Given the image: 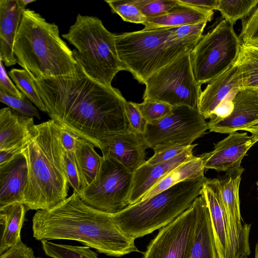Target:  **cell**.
Wrapping results in <instances>:
<instances>
[{"mask_svg": "<svg viewBox=\"0 0 258 258\" xmlns=\"http://www.w3.org/2000/svg\"><path fill=\"white\" fill-rule=\"evenodd\" d=\"M77 63L73 76L34 83L51 119L101 150L109 138L131 131L126 100L118 89L95 81Z\"/></svg>", "mask_w": 258, "mask_h": 258, "instance_id": "cell-1", "label": "cell"}, {"mask_svg": "<svg viewBox=\"0 0 258 258\" xmlns=\"http://www.w3.org/2000/svg\"><path fill=\"white\" fill-rule=\"evenodd\" d=\"M32 230L38 240H76L112 256L139 251L135 239L121 231L112 214L88 205L75 192L50 209L37 211Z\"/></svg>", "mask_w": 258, "mask_h": 258, "instance_id": "cell-2", "label": "cell"}, {"mask_svg": "<svg viewBox=\"0 0 258 258\" xmlns=\"http://www.w3.org/2000/svg\"><path fill=\"white\" fill-rule=\"evenodd\" d=\"M60 125L50 119L35 124L23 146L28 176L23 204L27 210L50 209L67 198L69 182L59 140Z\"/></svg>", "mask_w": 258, "mask_h": 258, "instance_id": "cell-3", "label": "cell"}, {"mask_svg": "<svg viewBox=\"0 0 258 258\" xmlns=\"http://www.w3.org/2000/svg\"><path fill=\"white\" fill-rule=\"evenodd\" d=\"M58 26L26 9L14 44L18 63L35 80L70 76L77 71L73 51L60 38Z\"/></svg>", "mask_w": 258, "mask_h": 258, "instance_id": "cell-4", "label": "cell"}, {"mask_svg": "<svg viewBox=\"0 0 258 258\" xmlns=\"http://www.w3.org/2000/svg\"><path fill=\"white\" fill-rule=\"evenodd\" d=\"M200 39H180L174 27L143 29L115 36L118 56L125 70L144 84L181 54L191 51Z\"/></svg>", "mask_w": 258, "mask_h": 258, "instance_id": "cell-5", "label": "cell"}, {"mask_svg": "<svg viewBox=\"0 0 258 258\" xmlns=\"http://www.w3.org/2000/svg\"><path fill=\"white\" fill-rule=\"evenodd\" d=\"M204 176L180 182L150 198L112 214L121 230L134 239L162 228L187 210L201 195Z\"/></svg>", "mask_w": 258, "mask_h": 258, "instance_id": "cell-6", "label": "cell"}, {"mask_svg": "<svg viewBox=\"0 0 258 258\" xmlns=\"http://www.w3.org/2000/svg\"><path fill=\"white\" fill-rule=\"evenodd\" d=\"M63 38L74 45L73 56L86 74L99 83L111 86L115 75L126 71L117 54L116 34L94 16L78 14Z\"/></svg>", "mask_w": 258, "mask_h": 258, "instance_id": "cell-7", "label": "cell"}, {"mask_svg": "<svg viewBox=\"0 0 258 258\" xmlns=\"http://www.w3.org/2000/svg\"><path fill=\"white\" fill-rule=\"evenodd\" d=\"M191 51L183 53L148 79L145 84L144 101L164 103L173 107L186 106L198 108L202 85L193 72Z\"/></svg>", "mask_w": 258, "mask_h": 258, "instance_id": "cell-8", "label": "cell"}, {"mask_svg": "<svg viewBox=\"0 0 258 258\" xmlns=\"http://www.w3.org/2000/svg\"><path fill=\"white\" fill-rule=\"evenodd\" d=\"M233 26L222 20L202 36L191 51L193 72L201 85L223 73L236 61L241 43Z\"/></svg>", "mask_w": 258, "mask_h": 258, "instance_id": "cell-9", "label": "cell"}, {"mask_svg": "<svg viewBox=\"0 0 258 258\" xmlns=\"http://www.w3.org/2000/svg\"><path fill=\"white\" fill-rule=\"evenodd\" d=\"M208 130V122L198 108L179 106L162 119L147 123L142 136L148 148L155 151L190 146Z\"/></svg>", "mask_w": 258, "mask_h": 258, "instance_id": "cell-10", "label": "cell"}, {"mask_svg": "<svg viewBox=\"0 0 258 258\" xmlns=\"http://www.w3.org/2000/svg\"><path fill=\"white\" fill-rule=\"evenodd\" d=\"M103 157L94 180L79 195L86 204L100 211L114 214L128 206L133 173L114 159Z\"/></svg>", "mask_w": 258, "mask_h": 258, "instance_id": "cell-11", "label": "cell"}, {"mask_svg": "<svg viewBox=\"0 0 258 258\" xmlns=\"http://www.w3.org/2000/svg\"><path fill=\"white\" fill-rule=\"evenodd\" d=\"M197 198L187 210L160 229L142 258H190L198 213Z\"/></svg>", "mask_w": 258, "mask_h": 258, "instance_id": "cell-12", "label": "cell"}, {"mask_svg": "<svg viewBox=\"0 0 258 258\" xmlns=\"http://www.w3.org/2000/svg\"><path fill=\"white\" fill-rule=\"evenodd\" d=\"M244 169L226 172L219 179L221 199L227 223L226 258H236L242 246L246 226L242 225L240 211L239 188Z\"/></svg>", "mask_w": 258, "mask_h": 258, "instance_id": "cell-13", "label": "cell"}, {"mask_svg": "<svg viewBox=\"0 0 258 258\" xmlns=\"http://www.w3.org/2000/svg\"><path fill=\"white\" fill-rule=\"evenodd\" d=\"M258 141V136L233 132L215 144L214 149L200 156L205 169L230 172L241 167L247 151Z\"/></svg>", "mask_w": 258, "mask_h": 258, "instance_id": "cell-14", "label": "cell"}, {"mask_svg": "<svg viewBox=\"0 0 258 258\" xmlns=\"http://www.w3.org/2000/svg\"><path fill=\"white\" fill-rule=\"evenodd\" d=\"M231 111L222 117H214L208 122L210 132L230 133L258 120V91L250 89L239 91L233 100Z\"/></svg>", "mask_w": 258, "mask_h": 258, "instance_id": "cell-15", "label": "cell"}, {"mask_svg": "<svg viewBox=\"0 0 258 258\" xmlns=\"http://www.w3.org/2000/svg\"><path fill=\"white\" fill-rule=\"evenodd\" d=\"M147 148L141 135L129 131L108 139L101 151L102 156L114 159L134 173L146 162Z\"/></svg>", "mask_w": 258, "mask_h": 258, "instance_id": "cell-16", "label": "cell"}, {"mask_svg": "<svg viewBox=\"0 0 258 258\" xmlns=\"http://www.w3.org/2000/svg\"><path fill=\"white\" fill-rule=\"evenodd\" d=\"M243 89L241 75L235 62L208 83L202 91L198 106L205 119L211 118L217 108L230 95Z\"/></svg>", "mask_w": 258, "mask_h": 258, "instance_id": "cell-17", "label": "cell"}, {"mask_svg": "<svg viewBox=\"0 0 258 258\" xmlns=\"http://www.w3.org/2000/svg\"><path fill=\"white\" fill-rule=\"evenodd\" d=\"M197 144H192L188 149L177 157L154 165L144 164L133 173L128 205L139 202L144 195L164 177L182 163L192 158L193 150Z\"/></svg>", "mask_w": 258, "mask_h": 258, "instance_id": "cell-18", "label": "cell"}, {"mask_svg": "<svg viewBox=\"0 0 258 258\" xmlns=\"http://www.w3.org/2000/svg\"><path fill=\"white\" fill-rule=\"evenodd\" d=\"M28 168L21 153L0 165V207L16 203L23 204Z\"/></svg>", "mask_w": 258, "mask_h": 258, "instance_id": "cell-19", "label": "cell"}, {"mask_svg": "<svg viewBox=\"0 0 258 258\" xmlns=\"http://www.w3.org/2000/svg\"><path fill=\"white\" fill-rule=\"evenodd\" d=\"M25 6L22 0L0 1V56L7 67L18 63L14 44Z\"/></svg>", "mask_w": 258, "mask_h": 258, "instance_id": "cell-20", "label": "cell"}, {"mask_svg": "<svg viewBox=\"0 0 258 258\" xmlns=\"http://www.w3.org/2000/svg\"><path fill=\"white\" fill-rule=\"evenodd\" d=\"M201 195L205 198L209 210L218 258H226L227 223L219 179L206 178L203 184Z\"/></svg>", "mask_w": 258, "mask_h": 258, "instance_id": "cell-21", "label": "cell"}, {"mask_svg": "<svg viewBox=\"0 0 258 258\" xmlns=\"http://www.w3.org/2000/svg\"><path fill=\"white\" fill-rule=\"evenodd\" d=\"M35 125L33 117L10 107L0 110V150L23 147Z\"/></svg>", "mask_w": 258, "mask_h": 258, "instance_id": "cell-22", "label": "cell"}, {"mask_svg": "<svg viewBox=\"0 0 258 258\" xmlns=\"http://www.w3.org/2000/svg\"><path fill=\"white\" fill-rule=\"evenodd\" d=\"M214 11H207L183 4L177 0V4L165 13L147 17L144 29L177 27L211 21Z\"/></svg>", "mask_w": 258, "mask_h": 258, "instance_id": "cell-23", "label": "cell"}, {"mask_svg": "<svg viewBox=\"0 0 258 258\" xmlns=\"http://www.w3.org/2000/svg\"><path fill=\"white\" fill-rule=\"evenodd\" d=\"M198 213L190 258H218L209 210L202 195L198 198Z\"/></svg>", "mask_w": 258, "mask_h": 258, "instance_id": "cell-24", "label": "cell"}, {"mask_svg": "<svg viewBox=\"0 0 258 258\" xmlns=\"http://www.w3.org/2000/svg\"><path fill=\"white\" fill-rule=\"evenodd\" d=\"M27 211L24 204L16 203L0 207V223L4 228L0 240V254L21 239V230Z\"/></svg>", "mask_w": 258, "mask_h": 258, "instance_id": "cell-25", "label": "cell"}, {"mask_svg": "<svg viewBox=\"0 0 258 258\" xmlns=\"http://www.w3.org/2000/svg\"><path fill=\"white\" fill-rule=\"evenodd\" d=\"M205 169L200 157L194 156L171 171L148 191L140 201L147 200L182 181L204 176Z\"/></svg>", "mask_w": 258, "mask_h": 258, "instance_id": "cell-26", "label": "cell"}, {"mask_svg": "<svg viewBox=\"0 0 258 258\" xmlns=\"http://www.w3.org/2000/svg\"><path fill=\"white\" fill-rule=\"evenodd\" d=\"M94 147L80 138L77 141L74 154L82 190L94 180L102 163L103 157L96 152Z\"/></svg>", "mask_w": 258, "mask_h": 258, "instance_id": "cell-27", "label": "cell"}, {"mask_svg": "<svg viewBox=\"0 0 258 258\" xmlns=\"http://www.w3.org/2000/svg\"><path fill=\"white\" fill-rule=\"evenodd\" d=\"M241 75L243 89L258 90V46L241 44L235 61Z\"/></svg>", "mask_w": 258, "mask_h": 258, "instance_id": "cell-28", "label": "cell"}, {"mask_svg": "<svg viewBox=\"0 0 258 258\" xmlns=\"http://www.w3.org/2000/svg\"><path fill=\"white\" fill-rule=\"evenodd\" d=\"M258 5V0H218L217 11L232 25L248 16Z\"/></svg>", "mask_w": 258, "mask_h": 258, "instance_id": "cell-29", "label": "cell"}, {"mask_svg": "<svg viewBox=\"0 0 258 258\" xmlns=\"http://www.w3.org/2000/svg\"><path fill=\"white\" fill-rule=\"evenodd\" d=\"M41 242L45 253L52 258H99L88 246L58 244L46 240Z\"/></svg>", "mask_w": 258, "mask_h": 258, "instance_id": "cell-30", "label": "cell"}, {"mask_svg": "<svg viewBox=\"0 0 258 258\" xmlns=\"http://www.w3.org/2000/svg\"><path fill=\"white\" fill-rule=\"evenodd\" d=\"M17 87L41 111L46 113V108L38 94L34 79L24 69H12L9 73Z\"/></svg>", "mask_w": 258, "mask_h": 258, "instance_id": "cell-31", "label": "cell"}, {"mask_svg": "<svg viewBox=\"0 0 258 258\" xmlns=\"http://www.w3.org/2000/svg\"><path fill=\"white\" fill-rule=\"evenodd\" d=\"M113 13L118 15L125 22L144 25L147 17L135 3V0H107Z\"/></svg>", "mask_w": 258, "mask_h": 258, "instance_id": "cell-32", "label": "cell"}, {"mask_svg": "<svg viewBox=\"0 0 258 258\" xmlns=\"http://www.w3.org/2000/svg\"><path fill=\"white\" fill-rule=\"evenodd\" d=\"M238 37L243 45L258 46V5L243 19Z\"/></svg>", "mask_w": 258, "mask_h": 258, "instance_id": "cell-33", "label": "cell"}, {"mask_svg": "<svg viewBox=\"0 0 258 258\" xmlns=\"http://www.w3.org/2000/svg\"><path fill=\"white\" fill-rule=\"evenodd\" d=\"M136 106L147 123L156 122L168 115L173 109L169 104L153 101L136 103Z\"/></svg>", "mask_w": 258, "mask_h": 258, "instance_id": "cell-34", "label": "cell"}, {"mask_svg": "<svg viewBox=\"0 0 258 258\" xmlns=\"http://www.w3.org/2000/svg\"><path fill=\"white\" fill-rule=\"evenodd\" d=\"M0 101L22 115L41 119L37 108L25 95L23 98H19L8 95L0 90Z\"/></svg>", "mask_w": 258, "mask_h": 258, "instance_id": "cell-35", "label": "cell"}, {"mask_svg": "<svg viewBox=\"0 0 258 258\" xmlns=\"http://www.w3.org/2000/svg\"><path fill=\"white\" fill-rule=\"evenodd\" d=\"M142 14L147 17L165 13L177 3V0H135Z\"/></svg>", "mask_w": 258, "mask_h": 258, "instance_id": "cell-36", "label": "cell"}, {"mask_svg": "<svg viewBox=\"0 0 258 258\" xmlns=\"http://www.w3.org/2000/svg\"><path fill=\"white\" fill-rule=\"evenodd\" d=\"M63 165L69 185L73 188V191L79 195L82 188L74 152L64 151Z\"/></svg>", "mask_w": 258, "mask_h": 258, "instance_id": "cell-37", "label": "cell"}, {"mask_svg": "<svg viewBox=\"0 0 258 258\" xmlns=\"http://www.w3.org/2000/svg\"><path fill=\"white\" fill-rule=\"evenodd\" d=\"M124 109L131 131L136 134L143 135L145 132L147 123L136 103L126 101Z\"/></svg>", "mask_w": 258, "mask_h": 258, "instance_id": "cell-38", "label": "cell"}, {"mask_svg": "<svg viewBox=\"0 0 258 258\" xmlns=\"http://www.w3.org/2000/svg\"><path fill=\"white\" fill-rule=\"evenodd\" d=\"M190 146L166 147L155 150L153 155L145 164L151 165L167 161L184 152Z\"/></svg>", "mask_w": 258, "mask_h": 258, "instance_id": "cell-39", "label": "cell"}, {"mask_svg": "<svg viewBox=\"0 0 258 258\" xmlns=\"http://www.w3.org/2000/svg\"><path fill=\"white\" fill-rule=\"evenodd\" d=\"M0 258H36L33 250L21 240L0 255Z\"/></svg>", "mask_w": 258, "mask_h": 258, "instance_id": "cell-40", "label": "cell"}, {"mask_svg": "<svg viewBox=\"0 0 258 258\" xmlns=\"http://www.w3.org/2000/svg\"><path fill=\"white\" fill-rule=\"evenodd\" d=\"M0 61V90L9 95L23 98L24 95L17 88L8 77L1 59Z\"/></svg>", "mask_w": 258, "mask_h": 258, "instance_id": "cell-41", "label": "cell"}, {"mask_svg": "<svg viewBox=\"0 0 258 258\" xmlns=\"http://www.w3.org/2000/svg\"><path fill=\"white\" fill-rule=\"evenodd\" d=\"M59 140L64 150L74 152L79 137L60 126Z\"/></svg>", "mask_w": 258, "mask_h": 258, "instance_id": "cell-42", "label": "cell"}, {"mask_svg": "<svg viewBox=\"0 0 258 258\" xmlns=\"http://www.w3.org/2000/svg\"><path fill=\"white\" fill-rule=\"evenodd\" d=\"M181 3L199 9L207 10H217L218 0H179Z\"/></svg>", "mask_w": 258, "mask_h": 258, "instance_id": "cell-43", "label": "cell"}, {"mask_svg": "<svg viewBox=\"0 0 258 258\" xmlns=\"http://www.w3.org/2000/svg\"><path fill=\"white\" fill-rule=\"evenodd\" d=\"M23 148V147L0 150V165L10 161L17 155L21 153Z\"/></svg>", "mask_w": 258, "mask_h": 258, "instance_id": "cell-44", "label": "cell"}, {"mask_svg": "<svg viewBox=\"0 0 258 258\" xmlns=\"http://www.w3.org/2000/svg\"><path fill=\"white\" fill-rule=\"evenodd\" d=\"M250 228L246 229L243 241L240 248L239 252L236 258H248V256L250 254V248L249 244V235Z\"/></svg>", "mask_w": 258, "mask_h": 258, "instance_id": "cell-45", "label": "cell"}, {"mask_svg": "<svg viewBox=\"0 0 258 258\" xmlns=\"http://www.w3.org/2000/svg\"><path fill=\"white\" fill-rule=\"evenodd\" d=\"M242 130L249 132L252 135L258 136V120L249 124L243 128Z\"/></svg>", "mask_w": 258, "mask_h": 258, "instance_id": "cell-46", "label": "cell"}, {"mask_svg": "<svg viewBox=\"0 0 258 258\" xmlns=\"http://www.w3.org/2000/svg\"><path fill=\"white\" fill-rule=\"evenodd\" d=\"M254 258H258V242L255 246Z\"/></svg>", "mask_w": 258, "mask_h": 258, "instance_id": "cell-47", "label": "cell"}, {"mask_svg": "<svg viewBox=\"0 0 258 258\" xmlns=\"http://www.w3.org/2000/svg\"><path fill=\"white\" fill-rule=\"evenodd\" d=\"M22 1L23 2L24 4L25 5V6L35 1L34 0H22Z\"/></svg>", "mask_w": 258, "mask_h": 258, "instance_id": "cell-48", "label": "cell"}, {"mask_svg": "<svg viewBox=\"0 0 258 258\" xmlns=\"http://www.w3.org/2000/svg\"><path fill=\"white\" fill-rule=\"evenodd\" d=\"M257 186V189H258V182L256 183Z\"/></svg>", "mask_w": 258, "mask_h": 258, "instance_id": "cell-49", "label": "cell"}, {"mask_svg": "<svg viewBox=\"0 0 258 258\" xmlns=\"http://www.w3.org/2000/svg\"><path fill=\"white\" fill-rule=\"evenodd\" d=\"M36 258H42L41 257H36Z\"/></svg>", "mask_w": 258, "mask_h": 258, "instance_id": "cell-50", "label": "cell"}, {"mask_svg": "<svg viewBox=\"0 0 258 258\" xmlns=\"http://www.w3.org/2000/svg\"><path fill=\"white\" fill-rule=\"evenodd\" d=\"M257 91H258V90H257Z\"/></svg>", "mask_w": 258, "mask_h": 258, "instance_id": "cell-51", "label": "cell"}]
</instances>
